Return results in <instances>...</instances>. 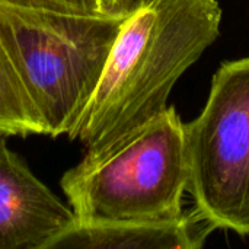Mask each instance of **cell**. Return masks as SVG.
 I'll use <instances>...</instances> for the list:
<instances>
[{"instance_id": "4", "label": "cell", "mask_w": 249, "mask_h": 249, "mask_svg": "<svg viewBox=\"0 0 249 249\" xmlns=\"http://www.w3.org/2000/svg\"><path fill=\"white\" fill-rule=\"evenodd\" d=\"M196 210L214 229L249 235V57L213 74L201 114L185 124Z\"/></svg>"}, {"instance_id": "8", "label": "cell", "mask_w": 249, "mask_h": 249, "mask_svg": "<svg viewBox=\"0 0 249 249\" xmlns=\"http://www.w3.org/2000/svg\"><path fill=\"white\" fill-rule=\"evenodd\" d=\"M0 3L18 6V7L54 10L63 13H82V15L99 13L95 0H0Z\"/></svg>"}, {"instance_id": "6", "label": "cell", "mask_w": 249, "mask_h": 249, "mask_svg": "<svg viewBox=\"0 0 249 249\" xmlns=\"http://www.w3.org/2000/svg\"><path fill=\"white\" fill-rule=\"evenodd\" d=\"M214 228L200 213L177 220H86L77 219L53 236L44 249H197Z\"/></svg>"}, {"instance_id": "2", "label": "cell", "mask_w": 249, "mask_h": 249, "mask_svg": "<svg viewBox=\"0 0 249 249\" xmlns=\"http://www.w3.org/2000/svg\"><path fill=\"white\" fill-rule=\"evenodd\" d=\"M185 124L175 107L83 159L61 178L77 219L162 222L185 216Z\"/></svg>"}, {"instance_id": "9", "label": "cell", "mask_w": 249, "mask_h": 249, "mask_svg": "<svg viewBox=\"0 0 249 249\" xmlns=\"http://www.w3.org/2000/svg\"><path fill=\"white\" fill-rule=\"evenodd\" d=\"M136 0H95L101 15H123L127 13Z\"/></svg>"}, {"instance_id": "3", "label": "cell", "mask_w": 249, "mask_h": 249, "mask_svg": "<svg viewBox=\"0 0 249 249\" xmlns=\"http://www.w3.org/2000/svg\"><path fill=\"white\" fill-rule=\"evenodd\" d=\"M127 13H63L0 3V36L48 136H69L76 127Z\"/></svg>"}, {"instance_id": "1", "label": "cell", "mask_w": 249, "mask_h": 249, "mask_svg": "<svg viewBox=\"0 0 249 249\" xmlns=\"http://www.w3.org/2000/svg\"><path fill=\"white\" fill-rule=\"evenodd\" d=\"M217 0H136L69 134L96 152L163 109L178 79L220 34Z\"/></svg>"}, {"instance_id": "5", "label": "cell", "mask_w": 249, "mask_h": 249, "mask_svg": "<svg viewBox=\"0 0 249 249\" xmlns=\"http://www.w3.org/2000/svg\"><path fill=\"white\" fill-rule=\"evenodd\" d=\"M0 134V249H44L76 217Z\"/></svg>"}, {"instance_id": "7", "label": "cell", "mask_w": 249, "mask_h": 249, "mask_svg": "<svg viewBox=\"0 0 249 249\" xmlns=\"http://www.w3.org/2000/svg\"><path fill=\"white\" fill-rule=\"evenodd\" d=\"M0 134H45V123L29 96L0 36Z\"/></svg>"}]
</instances>
